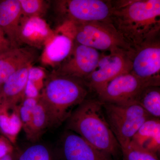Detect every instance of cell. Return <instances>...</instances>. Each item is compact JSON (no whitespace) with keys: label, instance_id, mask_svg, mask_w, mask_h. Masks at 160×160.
<instances>
[{"label":"cell","instance_id":"cell-22","mask_svg":"<svg viewBox=\"0 0 160 160\" xmlns=\"http://www.w3.org/2000/svg\"><path fill=\"white\" fill-rule=\"evenodd\" d=\"M24 18H42L50 6V2L44 0H19Z\"/></svg>","mask_w":160,"mask_h":160},{"label":"cell","instance_id":"cell-17","mask_svg":"<svg viewBox=\"0 0 160 160\" xmlns=\"http://www.w3.org/2000/svg\"><path fill=\"white\" fill-rule=\"evenodd\" d=\"M131 142L158 154L160 150V119L150 118L146 120L134 135Z\"/></svg>","mask_w":160,"mask_h":160},{"label":"cell","instance_id":"cell-16","mask_svg":"<svg viewBox=\"0 0 160 160\" xmlns=\"http://www.w3.org/2000/svg\"><path fill=\"white\" fill-rule=\"evenodd\" d=\"M32 66H26L16 72L2 84V102L17 106L24 99L29 69Z\"/></svg>","mask_w":160,"mask_h":160},{"label":"cell","instance_id":"cell-26","mask_svg":"<svg viewBox=\"0 0 160 160\" xmlns=\"http://www.w3.org/2000/svg\"><path fill=\"white\" fill-rule=\"evenodd\" d=\"M11 48L9 40L0 28V54Z\"/></svg>","mask_w":160,"mask_h":160},{"label":"cell","instance_id":"cell-18","mask_svg":"<svg viewBox=\"0 0 160 160\" xmlns=\"http://www.w3.org/2000/svg\"><path fill=\"white\" fill-rule=\"evenodd\" d=\"M22 128L18 106L2 102L0 106V129L3 134L10 142H14Z\"/></svg>","mask_w":160,"mask_h":160},{"label":"cell","instance_id":"cell-13","mask_svg":"<svg viewBox=\"0 0 160 160\" xmlns=\"http://www.w3.org/2000/svg\"><path fill=\"white\" fill-rule=\"evenodd\" d=\"M56 33L42 18H24L20 23L19 37L23 46L40 50Z\"/></svg>","mask_w":160,"mask_h":160},{"label":"cell","instance_id":"cell-29","mask_svg":"<svg viewBox=\"0 0 160 160\" xmlns=\"http://www.w3.org/2000/svg\"><path fill=\"white\" fill-rule=\"evenodd\" d=\"M3 98L2 95V85H0V106L2 102Z\"/></svg>","mask_w":160,"mask_h":160},{"label":"cell","instance_id":"cell-6","mask_svg":"<svg viewBox=\"0 0 160 160\" xmlns=\"http://www.w3.org/2000/svg\"><path fill=\"white\" fill-rule=\"evenodd\" d=\"M72 35L75 42L97 50L129 51L132 49L109 22H92L73 25Z\"/></svg>","mask_w":160,"mask_h":160},{"label":"cell","instance_id":"cell-12","mask_svg":"<svg viewBox=\"0 0 160 160\" xmlns=\"http://www.w3.org/2000/svg\"><path fill=\"white\" fill-rule=\"evenodd\" d=\"M40 56L39 50L27 46L11 48L1 53L0 85L19 69L33 66Z\"/></svg>","mask_w":160,"mask_h":160},{"label":"cell","instance_id":"cell-7","mask_svg":"<svg viewBox=\"0 0 160 160\" xmlns=\"http://www.w3.org/2000/svg\"><path fill=\"white\" fill-rule=\"evenodd\" d=\"M130 72L150 86H160V37L146 41L129 52Z\"/></svg>","mask_w":160,"mask_h":160},{"label":"cell","instance_id":"cell-9","mask_svg":"<svg viewBox=\"0 0 160 160\" xmlns=\"http://www.w3.org/2000/svg\"><path fill=\"white\" fill-rule=\"evenodd\" d=\"M101 55L96 49L74 42L69 57L52 71L84 81L95 69Z\"/></svg>","mask_w":160,"mask_h":160},{"label":"cell","instance_id":"cell-21","mask_svg":"<svg viewBox=\"0 0 160 160\" xmlns=\"http://www.w3.org/2000/svg\"><path fill=\"white\" fill-rule=\"evenodd\" d=\"M47 75L42 67L33 66L30 67L25 90V98L35 99L39 98Z\"/></svg>","mask_w":160,"mask_h":160},{"label":"cell","instance_id":"cell-14","mask_svg":"<svg viewBox=\"0 0 160 160\" xmlns=\"http://www.w3.org/2000/svg\"><path fill=\"white\" fill-rule=\"evenodd\" d=\"M63 150L66 160H112L78 135L70 131L63 138Z\"/></svg>","mask_w":160,"mask_h":160},{"label":"cell","instance_id":"cell-3","mask_svg":"<svg viewBox=\"0 0 160 160\" xmlns=\"http://www.w3.org/2000/svg\"><path fill=\"white\" fill-rule=\"evenodd\" d=\"M89 89L82 80L58 74L47 75L39 98L45 106L49 127H58L86 99Z\"/></svg>","mask_w":160,"mask_h":160},{"label":"cell","instance_id":"cell-5","mask_svg":"<svg viewBox=\"0 0 160 160\" xmlns=\"http://www.w3.org/2000/svg\"><path fill=\"white\" fill-rule=\"evenodd\" d=\"M52 3L59 26L64 23L78 25L92 22H110L111 1L57 0Z\"/></svg>","mask_w":160,"mask_h":160},{"label":"cell","instance_id":"cell-15","mask_svg":"<svg viewBox=\"0 0 160 160\" xmlns=\"http://www.w3.org/2000/svg\"><path fill=\"white\" fill-rule=\"evenodd\" d=\"M22 11L19 0H0V28L11 48L23 46L20 40Z\"/></svg>","mask_w":160,"mask_h":160},{"label":"cell","instance_id":"cell-27","mask_svg":"<svg viewBox=\"0 0 160 160\" xmlns=\"http://www.w3.org/2000/svg\"><path fill=\"white\" fill-rule=\"evenodd\" d=\"M11 146L8 142L2 138H0V158L9 154Z\"/></svg>","mask_w":160,"mask_h":160},{"label":"cell","instance_id":"cell-24","mask_svg":"<svg viewBox=\"0 0 160 160\" xmlns=\"http://www.w3.org/2000/svg\"><path fill=\"white\" fill-rule=\"evenodd\" d=\"M38 99L25 98L18 106L19 112L22 128L26 136L29 133L32 110L38 101Z\"/></svg>","mask_w":160,"mask_h":160},{"label":"cell","instance_id":"cell-28","mask_svg":"<svg viewBox=\"0 0 160 160\" xmlns=\"http://www.w3.org/2000/svg\"><path fill=\"white\" fill-rule=\"evenodd\" d=\"M0 160H12V159L9 154L3 157V158H1Z\"/></svg>","mask_w":160,"mask_h":160},{"label":"cell","instance_id":"cell-11","mask_svg":"<svg viewBox=\"0 0 160 160\" xmlns=\"http://www.w3.org/2000/svg\"><path fill=\"white\" fill-rule=\"evenodd\" d=\"M55 31V35L44 47L39 58L43 66L51 67L53 70L69 57L74 45V39L70 32L61 28H57Z\"/></svg>","mask_w":160,"mask_h":160},{"label":"cell","instance_id":"cell-2","mask_svg":"<svg viewBox=\"0 0 160 160\" xmlns=\"http://www.w3.org/2000/svg\"><path fill=\"white\" fill-rule=\"evenodd\" d=\"M103 104L86 99L66 120V128L100 151L115 156L121 147L105 117Z\"/></svg>","mask_w":160,"mask_h":160},{"label":"cell","instance_id":"cell-8","mask_svg":"<svg viewBox=\"0 0 160 160\" xmlns=\"http://www.w3.org/2000/svg\"><path fill=\"white\" fill-rule=\"evenodd\" d=\"M129 52L115 50L109 52L108 54H101L95 69L84 81L89 90L98 94L112 80L130 72Z\"/></svg>","mask_w":160,"mask_h":160},{"label":"cell","instance_id":"cell-4","mask_svg":"<svg viewBox=\"0 0 160 160\" xmlns=\"http://www.w3.org/2000/svg\"><path fill=\"white\" fill-rule=\"evenodd\" d=\"M103 107L106 119L121 149L131 142L140 127L152 118L134 102L123 104L103 103Z\"/></svg>","mask_w":160,"mask_h":160},{"label":"cell","instance_id":"cell-19","mask_svg":"<svg viewBox=\"0 0 160 160\" xmlns=\"http://www.w3.org/2000/svg\"><path fill=\"white\" fill-rule=\"evenodd\" d=\"M133 102L141 106L152 118L160 119L159 86L145 87L138 95Z\"/></svg>","mask_w":160,"mask_h":160},{"label":"cell","instance_id":"cell-10","mask_svg":"<svg viewBox=\"0 0 160 160\" xmlns=\"http://www.w3.org/2000/svg\"><path fill=\"white\" fill-rule=\"evenodd\" d=\"M150 86L131 72L121 75L112 80L98 94L103 103L123 104L134 102L140 92Z\"/></svg>","mask_w":160,"mask_h":160},{"label":"cell","instance_id":"cell-20","mask_svg":"<svg viewBox=\"0 0 160 160\" xmlns=\"http://www.w3.org/2000/svg\"><path fill=\"white\" fill-rule=\"evenodd\" d=\"M49 127V119L47 111L39 99L32 110L30 128L27 137L31 141H36Z\"/></svg>","mask_w":160,"mask_h":160},{"label":"cell","instance_id":"cell-23","mask_svg":"<svg viewBox=\"0 0 160 160\" xmlns=\"http://www.w3.org/2000/svg\"><path fill=\"white\" fill-rule=\"evenodd\" d=\"M121 149L123 160H159L156 153L140 148L131 142Z\"/></svg>","mask_w":160,"mask_h":160},{"label":"cell","instance_id":"cell-25","mask_svg":"<svg viewBox=\"0 0 160 160\" xmlns=\"http://www.w3.org/2000/svg\"><path fill=\"white\" fill-rule=\"evenodd\" d=\"M19 160H51L48 149L44 145L30 146L21 154Z\"/></svg>","mask_w":160,"mask_h":160},{"label":"cell","instance_id":"cell-1","mask_svg":"<svg viewBox=\"0 0 160 160\" xmlns=\"http://www.w3.org/2000/svg\"><path fill=\"white\" fill-rule=\"evenodd\" d=\"M111 4L110 22L132 48L160 37V0H114Z\"/></svg>","mask_w":160,"mask_h":160}]
</instances>
